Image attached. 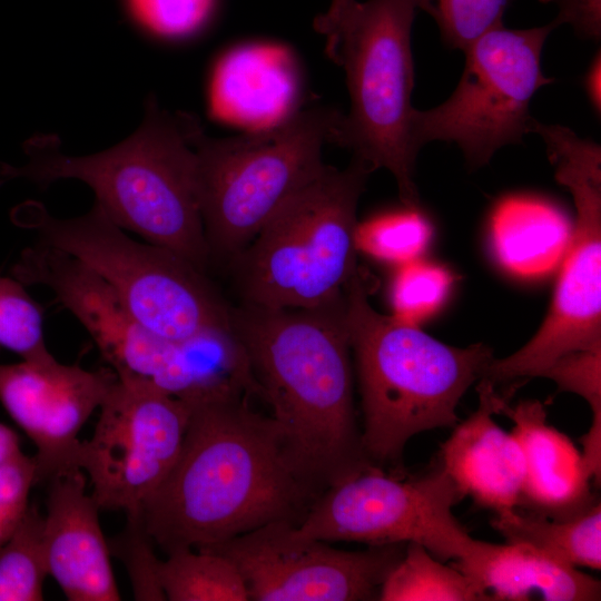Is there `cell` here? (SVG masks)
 <instances>
[{
    "label": "cell",
    "instance_id": "19",
    "mask_svg": "<svg viewBox=\"0 0 601 601\" xmlns=\"http://www.w3.org/2000/svg\"><path fill=\"white\" fill-rule=\"evenodd\" d=\"M455 569L475 581L493 600H600V581L571 564L524 543L482 541L477 552Z\"/></svg>",
    "mask_w": 601,
    "mask_h": 601
},
{
    "label": "cell",
    "instance_id": "21",
    "mask_svg": "<svg viewBox=\"0 0 601 601\" xmlns=\"http://www.w3.org/2000/svg\"><path fill=\"white\" fill-rule=\"evenodd\" d=\"M573 225L555 206L533 198L512 197L497 205L491 237L499 263L510 273L535 277L562 262Z\"/></svg>",
    "mask_w": 601,
    "mask_h": 601
},
{
    "label": "cell",
    "instance_id": "5",
    "mask_svg": "<svg viewBox=\"0 0 601 601\" xmlns=\"http://www.w3.org/2000/svg\"><path fill=\"white\" fill-rule=\"evenodd\" d=\"M341 114L313 106L293 110L265 129L225 139L207 137L189 116L197 198L210 259L234 260L277 210L323 170L322 149Z\"/></svg>",
    "mask_w": 601,
    "mask_h": 601
},
{
    "label": "cell",
    "instance_id": "28",
    "mask_svg": "<svg viewBox=\"0 0 601 601\" xmlns=\"http://www.w3.org/2000/svg\"><path fill=\"white\" fill-rule=\"evenodd\" d=\"M431 235L432 228L418 208L405 207L357 224L355 242L357 249L374 258L401 265L417 259Z\"/></svg>",
    "mask_w": 601,
    "mask_h": 601
},
{
    "label": "cell",
    "instance_id": "12",
    "mask_svg": "<svg viewBox=\"0 0 601 601\" xmlns=\"http://www.w3.org/2000/svg\"><path fill=\"white\" fill-rule=\"evenodd\" d=\"M99 408L80 467L100 510L137 513L179 454L190 405L149 381L117 378Z\"/></svg>",
    "mask_w": 601,
    "mask_h": 601
},
{
    "label": "cell",
    "instance_id": "14",
    "mask_svg": "<svg viewBox=\"0 0 601 601\" xmlns=\"http://www.w3.org/2000/svg\"><path fill=\"white\" fill-rule=\"evenodd\" d=\"M23 285L49 288L89 333L118 378L146 380L187 398L190 381L178 343L149 332L115 289L70 254L36 243L12 266Z\"/></svg>",
    "mask_w": 601,
    "mask_h": 601
},
{
    "label": "cell",
    "instance_id": "4",
    "mask_svg": "<svg viewBox=\"0 0 601 601\" xmlns=\"http://www.w3.org/2000/svg\"><path fill=\"white\" fill-rule=\"evenodd\" d=\"M373 280L358 268L345 288L346 325L355 354L364 427L363 447L376 466L400 469L414 435L454 427L456 406L493 358L482 343L444 344L417 328L376 312Z\"/></svg>",
    "mask_w": 601,
    "mask_h": 601
},
{
    "label": "cell",
    "instance_id": "27",
    "mask_svg": "<svg viewBox=\"0 0 601 601\" xmlns=\"http://www.w3.org/2000/svg\"><path fill=\"white\" fill-rule=\"evenodd\" d=\"M540 377L554 381L560 391L583 397L591 407L592 422L581 437L582 456L595 484L601 480V351H578L556 359Z\"/></svg>",
    "mask_w": 601,
    "mask_h": 601
},
{
    "label": "cell",
    "instance_id": "6",
    "mask_svg": "<svg viewBox=\"0 0 601 601\" xmlns=\"http://www.w3.org/2000/svg\"><path fill=\"white\" fill-rule=\"evenodd\" d=\"M375 169L353 157L290 197L233 260L243 302L315 307L343 296L357 273L356 209Z\"/></svg>",
    "mask_w": 601,
    "mask_h": 601
},
{
    "label": "cell",
    "instance_id": "16",
    "mask_svg": "<svg viewBox=\"0 0 601 601\" xmlns=\"http://www.w3.org/2000/svg\"><path fill=\"white\" fill-rule=\"evenodd\" d=\"M43 515L48 573L70 601L121 599L98 504L86 493L82 471L51 479Z\"/></svg>",
    "mask_w": 601,
    "mask_h": 601
},
{
    "label": "cell",
    "instance_id": "13",
    "mask_svg": "<svg viewBox=\"0 0 601 601\" xmlns=\"http://www.w3.org/2000/svg\"><path fill=\"white\" fill-rule=\"evenodd\" d=\"M296 525L270 522L198 550L228 558L240 572L249 600L365 601L378 600L384 580L406 546L381 544L345 551L300 534Z\"/></svg>",
    "mask_w": 601,
    "mask_h": 601
},
{
    "label": "cell",
    "instance_id": "31",
    "mask_svg": "<svg viewBox=\"0 0 601 601\" xmlns=\"http://www.w3.org/2000/svg\"><path fill=\"white\" fill-rule=\"evenodd\" d=\"M512 0H431L426 13L433 17L442 40L463 52L487 31L503 24Z\"/></svg>",
    "mask_w": 601,
    "mask_h": 601
},
{
    "label": "cell",
    "instance_id": "24",
    "mask_svg": "<svg viewBox=\"0 0 601 601\" xmlns=\"http://www.w3.org/2000/svg\"><path fill=\"white\" fill-rule=\"evenodd\" d=\"M382 601H492L475 581L445 565L423 545L411 542L384 580Z\"/></svg>",
    "mask_w": 601,
    "mask_h": 601
},
{
    "label": "cell",
    "instance_id": "20",
    "mask_svg": "<svg viewBox=\"0 0 601 601\" xmlns=\"http://www.w3.org/2000/svg\"><path fill=\"white\" fill-rule=\"evenodd\" d=\"M287 57L273 47H244L217 66L211 86L214 111L219 116L278 121L292 111L295 82Z\"/></svg>",
    "mask_w": 601,
    "mask_h": 601
},
{
    "label": "cell",
    "instance_id": "38",
    "mask_svg": "<svg viewBox=\"0 0 601 601\" xmlns=\"http://www.w3.org/2000/svg\"><path fill=\"white\" fill-rule=\"evenodd\" d=\"M21 452L19 437L9 426L0 423V465Z\"/></svg>",
    "mask_w": 601,
    "mask_h": 601
},
{
    "label": "cell",
    "instance_id": "3",
    "mask_svg": "<svg viewBox=\"0 0 601 601\" xmlns=\"http://www.w3.org/2000/svg\"><path fill=\"white\" fill-rule=\"evenodd\" d=\"M188 122L189 115H169L151 98L144 122L122 142L73 157L60 151L57 137H33L24 144V165H0V184L16 178L40 187L61 179L82 181L116 225L175 252L205 273L210 257Z\"/></svg>",
    "mask_w": 601,
    "mask_h": 601
},
{
    "label": "cell",
    "instance_id": "1",
    "mask_svg": "<svg viewBox=\"0 0 601 601\" xmlns=\"http://www.w3.org/2000/svg\"><path fill=\"white\" fill-rule=\"evenodd\" d=\"M188 403L179 454L140 508L154 543L168 554L270 522L298 525L317 496L294 470L276 421L238 395Z\"/></svg>",
    "mask_w": 601,
    "mask_h": 601
},
{
    "label": "cell",
    "instance_id": "17",
    "mask_svg": "<svg viewBox=\"0 0 601 601\" xmlns=\"http://www.w3.org/2000/svg\"><path fill=\"white\" fill-rule=\"evenodd\" d=\"M476 390L479 407L453 427L441 445L439 463L464 496L500 513L520 505L525 476L519 441L492 418L513 390L501 396L485 378Z\"/></svg>",
    "mask_w": 601,
    "mask_h": 601
},
{
    "label": "cell",
    "instance_id": "11",
    "mask_svg": "<svg viewBox=\"0 0 601 601\" xmlns=\"http://www.w3.org/2000/svg\"><path fill=\"white\" fill-rule=\"evenodd\" d=\"M463 497L440 463L414 479L373 466L325 490L297 531L326 542H415L440 560L463 562L482 543L471 538L452 513Z\"/></svg>",
    "mask_w": 601,
    "mask_h": 601
},
{
    "label": "cell",
    "instance_id": "33",
    "mask_svg": "<svg viewBox=\"0 0 601 601\" xmlns=\"http://www.w3.org/2000/svg\"><path fill=\"white\" fill-rule=\"evenodd\" d=\"M130 19L164 38H184L209 19L215 0H120Z\"/></svg>",
    "mask_w": 601,
    "mask_h": 601
},
{
    "label": "cell",
    "instance_id": "8",
    "mask_svg": "<svg viewBox=\"0 0 601 601\" xmlns=\"http://www.w3.org/2000/svg\"><path fill=\"white\" fill-rule=\"evenodd\" d=\"M22 219L37 243L70 254L102 277L152 334L178 343L204 328L230 325V306L203 270L168 248L130 238L98 205L75 218H57L29 204Z\"/></svg>",
    "mask_w": 601,
    "mask_h": 601
},
{
    "label": "cell",
    "instance_id": "37",
    "mask_svg": "<svg viewBox=\"0 0 601 601\" xmlns=\"http://www.w3.org/2000/svg\"><path fill=\"white\" fill-rule=\"evenodd\" d=\"M600 79H601V57L600 52L594 57L590 63L585 78L584 86L589 100L595 112L600 114L601 110V92H600Z\"/></svg>",
    "mask_w": 601,
    "mask_h": 601
},
{
    "label": "cell",
    "instance_id": "25",
    "mask_svg": "<svg viewBox=\"0 0 601 601\" xmlns=\"http://www.w3.org/2000/svg\"><path fill=\"white\" fill-rule=\"evenodd\" d=\"M159 581L169 601H248L246 583L236 565L213 551L179 549L159 566Z\"/></svg>",
    "mask_w": 601,
    "mask_h": 601
},
{
    "label": "cell",
    "instance_id": "2",
    "mask_svg": "<svg viewBox=\"0 0 601 601\" xmlns=\"http://www.w3.org/2000/svg\"><path fill=\"white\" fill-rule=\"evenodd\" d=\"M230 324L292 465L317 497L376 466L356 422L345 292L305 308L243 302L230 306Z\"/></svg>",
    "mask_w": 601,
    "mask_h": 601
},
{
    "label": "cell",
    "instance_id": "32",
    "mask_svg": "<svg viewBox=\"0 0 601 601\" xmlns=\"http://www.w3.org/2000/svg\"><path fill=\"white\" fill-rule=\"evenodd\" d=\"M154 544L140 510L127 515L124 531L108 543L110 554L119 558L127 569L136 600H166L159 581L161 560L155 554Z\"/></svg>",
    "mask_w": 601,
    "mask_h": 601
},
{
    "label": "cell",
    "instance_id": "22",
    "mask_svg": "<svg viewBox=\"0 0 601 601\" xmlns=\"http://www.w3.org/2000/svg\"><path fill=\"white\" fill-rule=\"evenodd\" d=\"M491 523L509 543L529 544L573 566L601 569V505L597 500L568 518L516 506L495 513Z\"/></svg>",
    "mask_w": 601,
    "mask_h": 601
},
{
    "label": "cell",
    "instance_id": "7",
    "mask_svg": "<svg viewBox=\"0 0 601 601\" xmlns=\"http://www.w3.org/2000/svg\"><path fill=\"white\" fill-rule=\"evenodd\" d=\"M431 0L357 2L336 39L326 46L342 66L351 109L341 114L329 144L347 148L374 169L394 176L405 207L418 208L414 181L418 154L412 135L414 66L412 26Z\"/></svg>",
    "mask_w": 601,
    "mask_h": 601
},
{
    "label": "cell",
    "instance_id": "35",
    "mask_svg": "<svg viewBox=\"0 0 601 601\" xmlns=\"http://www.w3.org/2000/svg\"><path fill=\"white\" fill-rule=\"evenodd\" d=\"M553 1L558 16L552 21L556 28L569 24L582 38L599 40L601 36V0H542Z\"/></svg>",
    "mask_w": 601,
    "mask_h": 601
},
{
    "label": "cell",
    "instance_id": "36",
    "mask_svg": "<svg viewBox=\"0 0 601 601\" xmlns=\"http://www.w3.org/2000/svg\"><path fill=\"white\" fill-rule=\"evenodd\" d=\"M357 2L356 0H332L327 12L315 19L314 28L326 37V46L336 39Z\"/></svg>",
    "mask_w": 601,
    "mask_h": 601
},
{
    "label": "cell",
    "instance_id": "29",
    "mask_svg": "<svg viewBox=\"0 0 601 601\" xmlns=\"http://www.w3.org/2000/svg\"><path fill=\"white\" fill-rule=\"evenodd\" d=\"M0 347L22 361L53 358L45 342L42 308L14 277H0Z\"/></svg>",
    "mask_w": 601,
    "mask_h": 601
},
{
    "label": "cell",
    "instance_id": "18",
    "mask_svg": "<svg viewBox=\"0 0 601 601\" xmlns=\"http://www.w3.org/2000/svg\"><path fill=\"white\" fill-rule=\"evenodd\" d=\"M505 398L496 414L513 423L512 434L519 441L525 464L520 508L550 518H568L590 506L592 475L582 453L563 433L546 422L545 406L539 400H526L511 406Z\"/></svg>",
    "mask_w": 601,
    "mask_h": 601
},
{
    "label": "cell",
    "instance_id": "10",
    "mask_svg": "<svg viewBox=\"0 0 601 601\" xmlns=\"http://www.w3.org/2000/svg\"><path fill=\"white\" fill-rule=\"evenodd\" d=\"M553 22L530 29L499 26L470 45L453 93L427 110L414 108L412 135L418 149L431 141L455 144L472 169L496 150L531 132L534 93L554 80L544 75L541 56Z\"/></svg>",
    "mask_w": 601,
    "mask_h": 601
},
{
    "label": "cell",
    "instance_id": "15",
    "mask_svg": "<svg viewBox=\"0 0 601 601\" xmlns=\"http://www.w3.org/2000/svg\"><path fill=\"white\" fill-rule=\"evenodd\" d=\"M117 378L112 370L88 371L55 357L0 364V402L37 450L35 484L81 470L79 432Z\"/></svg>",
    "mask_w": 601,
    "mask_h": 601
},
{
    "label": "cell",
    "instance_id": "23",
    "mask_svg": "<svg viewBox=\"0 0 601 601\" xmlns=\"http://www.w3.org/2000/svg\"><path fill=\"white\" fill-rule=\"evenodd\" d=\"M178 345L191 385L187 402L244 394L259 397L247 353L231 324L204 328Z\"/></svg>",
    "mask_w": 601,
    "mask_h": 601
},
{
    "label": "cell",
    "instance_id": "34",
    "mask_svg": "<svg viewBox=\"0 0 601 601\" xmlns=\"http://www.w3.org/2000/svg\"><path fill=\"white\" fill-rule=\"evenodd\" d=\"M35 472L33 456L22 452L0 465V546L12 535L29 506Z\"/></svg>",
    "mask_w": 601,
    "mask_h": 601
},
{
    "label": "cell",
    "instance_id": "26",
    "mask_svg": "<svg viewBox=\"0 0 601 601\" xmlns=\"http://www.w3.org/2000/svg\"><path fill=\"white\" fill-rule=\"evenodd\" d=\"M47 575L43 515L29 504L12 535L0 546V601L43 600Z\"/></svg>",
    "mask_w": 601,
    "mask_h": 601
},
{
    "label": "cell",
    "instance_id": "9",
    "mask_svg": "<svg viewBox=\"0 0 601 601\" xmlns=\"http://www.w3.org/2000/svg\"><path fill=\"white\" fill-rule=\"evenodd\" d=\"M558 183L572 195L577 219L551 308L536 334L481 378L491 383L540 376L560 357L601 351V148L561 125L534 121Z\"/></svg>",
    "mask_w": 601,
    "mask_h": 601
},
{
    "label": "cell",
    "instance_id": "30",
    "mask_svg": "<svg viewBox=\"0 0 601 601\" xmlns=\"http://www.w3.org/2000/svg\"><path fill=\"white\" fill-rule=\"evenodd\" d=\"M452 284V274L440 265L418 259L401 264L391 287L393 317L417 325L441 307Z\"/></svg>",
    "mask_w": 601,
    "mask_h": 601
}]
</instances>
